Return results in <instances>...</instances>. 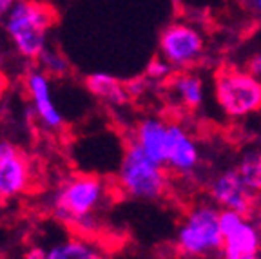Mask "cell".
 I'll return each instance as SVG.
<instances>
[{
	"label": "cell",
	"mask_w": 261,
	"mask_h": 259,
	"mask_svg": "<svg viewBox=\"0 0 261 259\" xmlns=\"http://www.w3.org/2000/svg\"><path fill=\"white\" fill-rule=\"evenodd\" d=\"M57 22V9L44 0H16L4 16V29L16 53L28 60H37Z\"/></svg>",
	"instance_id": "cell-1"
},
{
	"label": "cell",
	"mask_w": 261,
	"mask_h": 259,
	"mask_svg": "<svg viewBox=\"0 0 261 259\" xmlns=\"http://www.w3.org/2000/svg\"><path fill=\"white\" fill-rule=\"evenodd\" d=\"M111 189L96 174H73L58 185L51 211L62 223L73 227L78 219L93 216L107 205Z\"/></svg>",
	"instance_id": "cell-2"
},
{
	"label": "cell",
	"mask_w": 261,
	"mask_h": 259,
	"mask_svg": "<svg viewBox=\"0 0 261 259\" xmlns=\"http://www.w3.org/2000/svg\"><path fill=\"white\" fill-rule=\"evenodd\" d=\"M116 182L122 194L140 201L162 199L169 191L167 169L147 158L133 142L123 150Z\"/></svg>",
	"instance_id": "cell-3"
},
{
	"label": "cell",
	"mask_w": 261,
	"mask_h": 259,
	"mask_svg": "<svg viewBox=\"0 0 261 259\" xmlns=\"http://www.w3.org/2000/svg\"><path fill=\"white\" fill-rule=\"evenodd\" d=\"M223 234L220 228V209L214 203H196L185 214L176 232V248L185 257L220 255Z\"/></svg>",
	"instance_id": "cell-4"
},
{
	"label": "cell",
	"mask_w": 261,
	"mask_h": 259,
	"mask_svg": "<svg viewBox=\"0 0 261 259\" xmlns=\"http://www.w3.org/2000/svg\"><path fill=\"white\" fill-rule=\"evenodd\" d=\"M214 96L230 118H243L261 111V80L238 67H223L214 76Z\"/></svg>",
	"instance_id": "cell-5"
},
{
	"label": "cell",
	"mask_w": 261,
	"mask_h": 259,
	"mask_svg": "<svg viewBox=\"0 0 261 259\" xmlns=\"http://www.w3.org/2000/svg\"><path fill=\"white\" fill-rule=\"evenodd\" d=\"M158 51L160 57L172 69L187 71L201 60L205 40L194 25L185 22H172L160 35Z\"/></svg>",
	"instance_id": "cell-6"
},
{
	"label": "cell",
	"mask_w": 261,
	"mask_h": 259,
	"mask_svg": "<svg viewBox=\"0 0 261 259\" xmlns=\"http://www.w3.org/2000/svg\"><path fill=\"white\" fill-rule=\"evenodd\" d=\"M220 228L223 234L221 259H243L261 250V232L249 218L234 211H220Z\"/></svg>",
	"instance_id": "cell-7"
},
{
	"label": "cell",
	"mask_w": 261,
	"mask_h": 259,
	"mask_svg": "<svg viewBox=\"0 0 261 259\" xmlns=\"http://www.w3.org/2000/svg\"><path fill=\"white\" fill-rule=\"evenodd\" d=\"M33 179L31 160L15 143L0 140V203L20 198Z\"/></svg>",
	"instance_id": "cell-8"
},
{
	"label": "cell",
	"mask_w": 261,
	"mask_h": 259,
	"mask_svg": "<svg viewBox=\"0 0 261 259\" xmlns=\"http://www.w3.org/2000/svg\"><path fill=\"white\" fill-rule=\"evenodd\" d=\"M207 194L211 203L220 211H234L243 216H249L254 206L256 196L247 189L236 167L220 170L207 183Z\"/></svg>",
	"instance_id": "cell-9"
},
{
	"label": "cell",
	"mask_w": 261,
	"mask_h": 259,
	"mask_svg": "<svg viewBox=\"0 0 261 259\" xmlns=\"http://www.w3.org/2000/svg\"><path fill=\"white\" fill-rule=\"evenodd\" d=\"M200 163V149L191 133L179 123H167V143H165V163H163L167 172L185 178L194 174Z\"/></svg>",
	"instance_id": "cell-10"
},
{
	"label": "cell",
	"mask_w": 261,
	"mask_h": 259,
	"mask_svg": "<svg viewBox=\"0 0 261 259\" xmlns=\"http://www.w3.org/2000/svg\"><path fill=\"white\" fill-rule=\"evenodd\" d=\"M24 87L31 98L33 113L38 118V122L49 131H60L65 120L58 107L55 106L53 93H51V78L45 76L40 69H31L25 73Z\"/></svg>",
	"instance_id": "cell-11"
},
{
	"label": "cell",
	"mask_w": 261,
	"mask_h": 259,
	"mask_svg": "<svg viewBox=\"0 0 261 259\" xmlns=\"http://www.w3.org/2000/svg\"><path fill=\"white\" fill-rule=\"evenodd\" d=\"M130 142L135 143L147 158L158 165L165 163V143H167V123L162 118H142L133 129Z\"/></svg>",
	"instance_id": "cell-12"
},
{
	"label": "cell",
	"mask_w": 261,
	"mask_h": 259,
	"mask_svg": "<svg viewBox=\"0 0 261 259\" xmlns=\"http://www.w3.org/2000/svg\"><path fill=\"white\" fill-rule=\"evenodd\" d=\"M86 89L106 106L123 107L130 101L125 84L109 73H91L86 76Z\"/></svg>",
	"instance_id": "cell-13"
},
{
	"label": "cell",
	"mask_w": 261,
	"mask_h": 259,
	"mask_svg": "<svg viewBox=\"0 0 261 259\" xmlns=\"http://www.w3.org/2000/svg\"><path fill=\"white\" fill-rule=\"evenodd\" d=\"M171 87L178 101L187 109H198L203 106L205 85L198 74L191 71H179L171 80Z\"/></svg>",
	"instance_id": "cell-14"
},
{
	"label": "cell",
	"mask_w": 261,
	"mask_h": 259,
	"mask_svg": "<svg viewBox=\"0 0 261 259\" xmlns=\"http://www.w3.org/2000/svg\"><path fill=\"white\" fill-rule=\"evenodd\" d=\"M47 259H106L100 247L86 238H67L45 250Z\"/></svg>",
	"instance_id": "cell-15"
},
{
	"label": "cell",
	"mask_w": 261,
	"mask_h": 259,
	"mask_svg": "<svg viewBox=\"0 0 261 259\" xmlns=\"http://www.w3.org/2000/svg\"><path fill=\"white\" fill-rule=\"evenodd\" d=\"M236 169L247 189L254 196L261 194V149L245 150Z\"/></svg>",
	"instance_id": "cell-16"
},
{
	"label": "cell",
	"mask_w": 261,
	"mask_h": 259,
	"mask_svg": "<svg viewBox=\"0 0 261 259\" xmlns=\"http://www.w3.org/2000/svg\"><path fill=\"white\" fill-rule=\"evenodd\" d=\"M37 62H38V69L49 78L67 76L71 71V64H69V60L64 57V53H60V51L55 47H49V45H45L44 51L38 55Z\"/></svg>",
	"instance_id": "cell-17"
},
{
	"label": "cell",
	"mask_w": 261,
	"mask_h": 259,
	"mask_svg": "<svg viewBox=\"0 0 261 259\" xmlns=\"http://www.w3.org/2000/svg\"><path fill=\"white\" fill-rule=\"evenodd\" d=\"M172 73V67L163 60V58H154V60L149 62L145 69V78L151 82H163L167 80Z\"/></svg>",
	"instance_id": "cell-18"
},
{
	"label": "cell",
	"mask_w": 261,
	"mask_h": 259,
	"mask_svg": "<svg viewBox=\"0 0 261 259\" xmlns=\"http://www.w3.org/2000/svg\"><path fill=\"white\" fill-rule=\"evenodd\" d=\"M125 84V91L129 94V98H140L147 93V87H149V80L145 76H138V78H133L129 82H123Z\"/></svg>",
	"instance_id": "cell-19"
},
{
	"label": "cell",
	"mask_w": 261,
	"mask_h": 259,
	"mask_svg": "<svg viewBox=\"0 0 261 259\" xmlns=\"http://www.w3.org/2000/svg\"><path fill=\"white\" fill-rule=\"evenodd\" d=\"M245 71H249L252 76H256L261 80V51L254 53L252 57L247 60V67H245Z\"/></svg>",
	"instance_id": "cell-20"
},
{
	"label": "cell",
	"mask_w": 261,
	"mask_h": 259,
	"mask_svg": "<svg viewBox=\"0 0 261 259\" xmlns=\"http://www.w3.org/2000/svg\"><path fill=\"white\" fill-rule=\"evenodd\" d=\"M24 259H47V257H45V250H44V248L35 247V248H31V250L25 252Z\"/></svg>",
	"instance_id": "cell-21"
},
{
	"label": "cell",
	"mask_w": 261,
	"mask_h": 259,
	"mask_svg": "<svg viewBox=\"0 0 261 259\" xmlns=\"http://www.w3.org/2000/svg\"><path fill=\"white\" fill-rule=\"evenodd\" d=\"M15 2H16V0H0V18H4L6 13L13 8V4H15Z\"/></svg>",
	"instance_id": "cell-22"
},
{
	"label": "cell",
	"mask_w": 261,
	"mask_h": 259,
	"mask_svg": "<svg viewBox=\"0 0 261 259\" xmlns=\"http://www.w3.org/2000/svg\"><path fill=\"white\" fill-rule=\"evenodd\" d=\"M6 89H8V80H6L4 73H0V100H2V98H4Z\"/></svg>",
	"instance_id": "cell-23"
},
{
	"label": "cell",
	"mask_w": 261,
	"mask_h": 259,
	"mask_svg": "<svg viewBox=\"0 0 261 259\" xmlns=\"http://www.w3.org/2000/svg\"><path fill=\"white\" fill-rule=\"evenodd\" d=\"M254 6H256V9L261 13V0H254Z\"/></svg>",
	"instance_id": "cell-24"
},
{
	"label": "cell",
	"mask_w": 261,
	"mask_h": 259,
	"mask_svg": "<svg viewBox=\"0 0 261 259\" xmlns=\"http://www.w3.org/2000/svg\"><path fill=\"white\" fill-rule=\"evenodd\" d=\"M243 259H259V254H257V255H249V257H243Z\"/></svg>",
	"instance_id": "cell-25"
}]
</instances>
